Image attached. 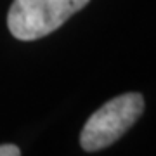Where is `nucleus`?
I'll use <instances>...</instances> for the list:
<instances>
[{
	"label": "nucleus",
	"mask_w": 156,
	"mask_h": 156,
	"mask_svg": "<svg viewBox=\"0 0 156 156\" xmlns=\"http://www.w3.org/2000/svg\"><path fill=\"white\" fill-rule=\"evenodd\" d=\"M87 4L89 0H14L7 26L14 38L33 42L61 28Z\"/></svg>",
	"instance_id": "obj_1"
},
{
	"label": "nucleus",
	"mask_w": 156,
	"mask_h": 156,
	"mask_svg": "<svg viewBox=\"0 0 156 156\" xmlns=\"http://www.w3.org/2000/svg\"><path fill=\"white\" fill-rule=\"evenodd\" d=\"M0 156H21V151L16 144H2L0 146Z\"/></svg>",
	"instance_id": "obj_3"
},
{
	"label": "nucleus",
	"mask_w": 156,
	"mask_h": 156,
	"mask_svg": "<svg viewBox=\"0 0 156 156\" xmlns=\"http://www.w3.org/2000/svg\"><path fill=\"white\" fill-rule=\"evenodd\" d=\"M144 111V97L127 92L104 102L85 122L80 134V146L89 153L115 144L132 127Z\"/></svg>",
	"instance_id": "obj_2"
}]
</instances>
